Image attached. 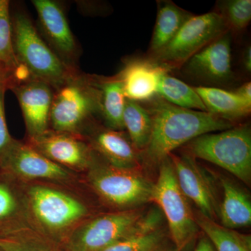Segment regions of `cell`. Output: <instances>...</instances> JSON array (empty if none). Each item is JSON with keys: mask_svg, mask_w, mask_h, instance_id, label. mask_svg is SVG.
Returning a JSON list of instances; mask_svg holds the SVG:
<instances>
[{"mask_svg": "<svg viewBox=\"0 0 251 251\" xmlns=\"http://www.w3.org/2000/svg\"><path fill=\"white\" fill-rule=\"evenodd\" d=\"M123 122L132 145L138 152H144L152 134L153 121L150 112L138 102L126 99Z\"/></svg>", "mask_w": 251, "mask_h": 251, "instance_id": "cb8c5ba5", "label": "cell"}, {"mask_svg": "<svg viewBox=\"0 0 251 251\" xmlns=\"http://www.w3.org/2000/svg\"><path fill=\"white\" fill-rule=\"evenodd\" d=\"M99 115L98 91L92 75L80 72L54 90L50 129L81 134Z\"/></svg>", "mask_w": 251, "mask_h": 251, "instance_id": "277c9868", "label": "cell"}, {"mask_svg": "<svg viewBox=\"0 0 251 251\" xmlns=\"http://www.w3.org/2000/svg\"><path fill=\"white\" fill-rule=\"evenodd\" d=\"M99 96V115L107 128L124 130L123 116L126 99L123 85L117 75L103 77L92 75Z\"/></svg>", "mask_w": 251, "mask_h": 251, "instance_id": "d6986e66", "label": "cell"}, {"mask_svg": "<svg viewBox=\"0 0 251 251\" xmlns=\"http://www.w3.org/2000/svg\"><path fill=\"white\" fill-rule=\"evenodd\" d=\"M157 95L168 103L189 110L207 112L202 99L194 88L171 75L163 74Z\"/></svg>", "mask_w": 251, "mask_h": 251, "instance_id": "484cf974", "label": "cell"}, {"mask_svg": "<svg viewBox=\"0 0 251 251\" xmlns=\"http://www.w3.org/2000/svg\"><path fill=\"white\" fill-rule=\"evenodd\" d=\"M22 110L27 138H36L50 129V114L54 89L49 84L31 78L10 87Z\"/></svg>", "mask_w": 251, "mask_h": 251, "instance_id": "7c38bea8", "label": "cell"}, {"mask_svg": "<svg viewBox=\"0 0 251 251\" xmlns=\"http://www.w3.org/2000/svg\"><path fill=\"white\" fill-rule=\"evenodd\" d=\"M243 64L248 72H251V48L247 47L243 56Z\"/></svg>", "mask_w": 251, "mask_h": 251, "instance_id": "d6a6232c", "label": "cell"}, {"mask_svg": "<svg viewBox=\"0 0 251 251\" xmlns=\"http://www.w3.org/2000/svg\"><path fill=\"white\" fill-rule=\"evenodd\" d=\"M81 135L96 153L110 166L133 171H136L139 166V152L124 130L100 126L94 122Z\"/></svg>", "mask_w": 251, "mask_h": 251, "instance_id": "5bb4252c", "label": "cell"}, {"mask_svg": "<svg viewBox=\"0 0 251 251\" xmlns=\"http://www.w3.org/2000/svg\"><path fill=\"white\" fill-rule=\"evenodd\" d=\"M221 182L224 196L218 216L221 226L231 229L250 226L251 203L249 195L230 179L222 178Z\"/></svg>", "mask_w": 251, "mask_h": 251, "instance_id": "ffe728a7", "label": "cell"}, {"mask_svg": "<svg viewBox=\"0 0 251 251\" xmlns=\"http://www.w3.org/2000/svg\"><path fill=\"white\" fill-rule=\"evenodd\" d=\"M194 89L202 99L206 111L220 118L233 122L251 113V104L247 103L234 92L210 87Z\"/></svg>", "mask_w": 251, "mask_h": 251, "instance_id": "7402d4cb", "label": "cell"}, {"mask_svg": "<svg viewBox=\"0 0 251 251\" xmlns=\"http://www.w3.org/2000/svg\"><path fill=\"white\" fill-rule=\"evenodd\" d=\"M11 76H12V74L4 67L0 65V83L6 84L8 87Z\"/></svg>", "mask_w": 251, "mask_h": 251, "instance_id": "836d02e7", "label": "cell"}, {"mask_svg": "<svg viewBox=\"0 0 251 251\" xmlns=\"http://www.w3.org/2000/svg\"><path fill=\"white\" fill-rule=\"evenodd\" d=\"M11 23L15 54L34 78L55 90L80 72L64 62L48 46L25 15L16 14Z\"/></svg>", "mask_w": 251, "mask_h": 251, "instance_id": "3957f363", "label": "cell"}, {"mask_svg": "<svg viewBox=\"0 0 251 251\" xmlns=\"http://www.w3.org/2000/svg\"><path fill=\"white\" fill-rule=\"evenodd\" d=\"M181 191L202 215L214 220L219 214L215 191L210 179L190 155H169Z\"/></svg>", "mask_w": 251, "mask_h": 251, "instance_id": "4fadbf2b", "label": "cell"}, {"mask_svg": "<svg viewBox=\"0 0 251 251\" xmlns=\"http://www.w3.org/2000/svg\"><path fill=\"white\" fill-rule=\"evenodd\" d=\"M46 158L75 173H87L99 159L81 134L49 129L36 138L25 140Z\"/></svg>", "mask_w": 251, "mask_h": 251, "instance_id": "8fae6325", "label": "cell"}, {"mask_svg": "<svg viewBox=\"0 0 251 251\" xmlns=\"http://www.w3.org/2000/svg\"><path fill=\"white\" fill-rule=\"evenodd\" d=\"M156 24L150 46V57L168 45L192 14L171 1L158 3Z\"/></svg>", "mask_w": 251, "mask_h": 251, "instance_id": "603a6c76", "label": "cell"}, {"mask_svg": "<svg viewBox=\"0 0 251 251\" xmlns=\"http://www.w3.org/2000/svg\"><path fill=\"white\" fill-rule=\"evenodd\" d=\"M66 251H70V250H69V249H68V250Z\"/></svg>", "mask_w": 251, "mask_h": 251, "instance_id": "e575fe53", "label": "cell"}, {"mask_svg": "<svg viewBox=\"0 0 251 251\" xmlns=\"http://www.w3.org/2000/svg\"><path fill=\"white\" fill-rule=\"evenodd\" d=\"M188 154L224 168L244 183L251 176V133L245 126L206 133L186 144Z\"/></svg>", "mask_w": 251, "mask_h": 251, "instance_id": "5b68a950", "label": "cell"}, {"mask_svg": "<svg viewBox=\"0 0 251 251\" xmlns=\"http://www.w3.org/2000/svg\"><path fill=\"white\" fill-rule=\"evenodd\" d=\"M29 224L28 222L22 184L0 171V235Z\"/></svg>", "mask_w": 251, "mask_h": 251, "instance_id": "ac0fdd59", "label": "cell"}, {"mask_svg": "<svg viewBox=\"0 0 251 251\" xmlns=\"http://www.w3.org/2000/svg\"><path fill=\"white\" fill-rule=\"evenodd\" d=\"M151 201L156 203L166 216L178 250L184 249L197 233L198 226L169 156L159 163V175L153 184Z\"/></svg>", "mask_w": 251, "mask_h": 251, "instance_id": "52a82bcc", "label": "cell"}, {"mask_svg": "<svg viewBox=\"0 0 251 251\" xmlns=\"http://www.w3.org/2000/svg\"><path fill=\"white\" fill-rule=\"evenodd\" d=\"M191 75L208 82H227L232 77L229 31L213 41L186 62Z\"/></svg>", "mask_w": 251, "mask_h": 251, "instance_id": "2e32d148", "label": "cell"}, {"mask_svg": "<svg viewBox=\"0 0 251 251\" xmlns=\"http://www.w3.org/2000/svg\"><path fill=\"white\" fill-rule=\"evenodd\" d=\"M229 31L224 18L216 11L193 15L173 40L150 59L168 71L181 67L203 48Z\"/></svg>", "mask_w": 251, "mask_h": 251, "instance_id": "ba28073f", "label": "cell"}, {"mask_svg": "<svg viewBox=\"0 0 251 251\" xmlns=\"http://www.w3.org/2000/svg\"><path fill=\"white\" fill-rule=\"evenodd\" d=\"M7 90L6 84L0 83V165L16 140L10 135L5 117L4 96Z\"/></svg>", "mask_w": 251, "mask_h": 251, "instance_id": "f546056e", "label": "cell"}, {"mask_svg": "<svg viewBox=\"0 0 251 251\" xmlns=\"http://www.w3.org/2000/svg\"></svg>", "mask_w": 251, "mask_h": 251, "instance_id": "d590c367", "label": "cell"}, {"mask_svg": "<svg viewBox=\"0 0 251 251\" xmlns=\"http://www.w3.org/2000/svg\"><path fill=\"white\" fill-rule=\"evenodd\" d=\"M168 72L151 59H135L126 63L117 75L123 85L126 99L139 103L154 99L161 77Z\"/></svg>", "mask_w": 251, "mask_h": 251, "instance_id": "e0dca14e", "label": "cell"}, {"mask_svg": "<svg viewBox=\"0 0 251 251\" xmlns=\"http://www.w3.org/2000/svg\"><path fill=\"white\" fill-rule=\"evenodd\" d=\"M152 209L145 214L137 230L101 251H155L161 245L164 234L159 229L161 214Z\"/></svg>", "mask_w": 251, "mask_h": 251, "instance_id": "44dd1931", "label": "cell"}, {"mask_svg": "<svg viewBox=\"0 0 251 251\" xmlns=\"http://www.w3.org/2000/svg\"><path fill=\"white\" fill-rule=\"evenodd\" d=\"M0 65L12 74L20 65L14 52L12 23L7 0H0Z\"/></svg>", "mask_w": 251, "mask_h": 251, "instance_id": "83f0119b", "label": "cell"}, {"mask_svg": "<svg viewBox=\"0 0 251 251\" xmlns=\"http://www.w3.org/2000/svg\"><path fill=\"white\" fill-rule=\"evenodd\" d=\"M152 134L145 151L149 162L159 164L176 148L201 135L233 127V122L207 112L180 108L161 98L153 99L148 109Z\"/></svg>", "mask_w": 251, "mask_h": 251, "instance_id": "6da1fadb", "label": "cell"}, {"mask_svg": "<svg viewBox=\"0 0 251 251\" xmlns=\"http://www.w3.org/2000/svg\"><path fill=\"white\" fill-rule=\"evenodd\" d=\"M59 185L35 182L22 184L29 224L49 240L67 241L90 219L85 202Z\"/></svg>", "mask_w": 251, "mask_h": 251, "instance_id": "7a4b0ae2", "label": "cell"}, {"mask_svg": "<svg viewBox=\"0 0 251 251\" xmlns=\"http://www.w3.org/2000/svg\"><path fill=\"white\" fill-rule=\"evenodd\" d=\"M145 216L130 209L100 214L75 229L66 242L72 251H101L138 229Z\"/></svg>", "mask_w": 251, "mask_h": 251, "instance_id": "9c48e42d", "label": "cell"}, {"mask_svg": "<svg viewBox=\"0 0 251 251\" xmlns=\"http://www.w3.org/2000/svg\"><path fill=\"white\" fill-rule=\"evenodd\" d=\"M0 171L21 184L43 182L70 186L77 182L79 176L46 158L26 142L17 140L0 165Z\"/></svg>", "mask_w": 251, "mask_h": 251, "instance_id": "30bf717a", "label": "cell"}, {"mask_svg": "<svg viewBox=\"0 0 251 251\" xmlns=\"http://www.w3.org/2000/svg\"><path fill=\"white\" fill-rule=\"evenodd\" d=\"M194 216L198 227L217 251H251V238L249 236L225 227L200 212Z\"/></svg>", "mask_w": 251, "mask_h": 251, "instance_id": "d4e9b609", "label": "cell"}, {"mask_svg": "<svg viewBox=\"0 0 251 251\" xmlns=\"http://www.w3.org/2000/svg\"><path fill=\"white\" fill-rule=\"evenodd\" d=\"M234 93L237 94L240 98L251 105V82H248L240 86L236 90Z\"/></svg>", "mask_w": 251, "mask_h": 251, "instance_id": "4dcf8cb0", "label": "cell"}, {"mask_svg": "<svg viewBox=\"0 0 251 251\" xmlns=\"http://www.w3.org/2000/svg\"><path fill=\"white\" fill-rule=\"evenodd\" d=\"M99 158L87 172V182L104 202L126 210L151 201L153 184L146 178L136 171L115 168Z\"/></svg>", "mask_w": 251, "mask_h": 251, "instance_id": "8992f818", "label": "cell"}, {"mask_svg": "<svg viewBox=\"0 0 251 251\" xmlns=\"http://www.w3.org/2000/svg\"><path fill=\"white\" fill-rule=\"evenodd\" d=\"M31 2L37 12L41 29L52 50L64 62L76 67L75 62L78 48L62 8L51 0H33Z\"/></svg>", "mask_w": 251, "mask_h": 251, "instance_id": "9a60e30c", "label": "cell"}, {"mask_svg": "<svg viewBox=\"0 0 251 251\" xmlns=\"http://www.w3.org/2000/svg\"><path fill=\"white\" fill-rule=\"evenodd\" d=\"M219 13L224 18L229 30L240 31L249 25L251 20V0H227L219 3Z\"/></svg>", "mask_w": 251, "mask_h": 251, "instance_id": "f1b7e54d", "label": "cell"}, {"mask_svg": "<svg viewBox=\"0 0 251 251\" xmlns=\"http://www.w3.org/2000/svg\"><path fill=\"white\" fill-rule=\"evenodd\" d=\"M50 240L26 224L0 235L1 251H54Z\"/></svg>", "mask_w": 251, "mask_h": 251, "instance_id": "4316f807", "label": "cell"}, {"mask_svg": "<svg viewBox=\"0 0 251 251\" xmlns=\"http://www.w3.org/2000/svg\"><path fill=\"white\" fill-rule=\"evenodd\" d=\"M195 251H214V250L212 244L209 240V239L206 237L200 239Z\"/></svg>", "mask_w": 251, "mask_h": 251, "instance_id": "1f68e13d", "label": "cell"}]
</instances>
